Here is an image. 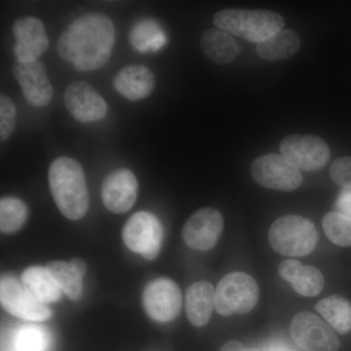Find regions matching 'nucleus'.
Returning a JSON list of instances; mask_svg holds the SVG:
<instances>
[{
	"instance_id": "13",
	"label": "nucleus",
	"mask_w": 351,
	"mask_h": 351,
	"mask_svg": "<svg viewBox=\"0 0 351 351\" xmlns=\"http://www.w3.org/2000/svg\"><path fill=\"white\" fill-rule=\"evenodd\" d=\"M223 230V219L218 210L202 208L189 217L182 228V239L189 248L207 251L213 248Z\"/></svg>"
},
{
	"instance_id": "15",
	"label": "nucleus",
	"mask_w": 351,
	"mask_h": 351,
	"mask_svg": "<svg viewBox=\"0 0 351 351\" xmlns=\"http://www.w3.org/2000/svg\"><path fill=\"white\" fill-rule=\"evenodd\" d=\"M16 44L14 55L18 62L39 60L49 46L43 23L38 18L25 17L16 21L12 27Z\"/></svg>"
},
{
	"instance_id": "3",
	"label": "nucleus",
	"mask_w": 351,
	"mask_h": 351,
	"mask_svg": "<svg viewBox=\"0 0 351 351\" xmlns=\"http://www.w3.org/2000/svg\"><path fill=\"white\" fill-rule=\"evenodd\" d=\"M214 25L232 36L258 44L282 31L284 19L274 11L225 9L215 14Z\"/></svg>"
},
{
	"instance_id": "26",
	"label": "nucleus",
	"mask_w": 351,
	"mask_h": 351,
	"mask_svg": "<svg viewBox=\"0 0 351 351\" xmlns=\"http://www.w3.org/2000/svg\"><path fill=\"white\" fill-rule=\"evenodd\" d=\"M62 292L73 301L80 299L83 292L82 276L73 269L71 263L51 262L46 265Z\"/></svg>"
},
{
	"instance_id": "16",
	"label": "nucleus",
	"mask_w": 351,
	"mask_h": 351,
	"mask_svg": "<svg viewBox=\"0 0 351 351\" xmlns=\"http://www.w3.org/2000/svg\"><path fill=\"white\" fill-rule=\"evenodd\" d=\"M138 188L137 179L132 171H112L105 178L101 186L104 204L112 213H126L137 200Z\"/></svg>"
},
{
	"instance_id": "7",
	"label": "nucleus",
	"mask_w": 351,
	"mask_h": 351,
	"mask_svg": "<svg viewBox=\"0 0 351 351\" xmlns=\"http://www.w3.org/2000/svg\"><path fill=\"white\" fill-rule=\"evenodd\" d=\"M251 174L260 186L276 191H293L302 182L301 171L282 154L258 157L252 163Z\"/></svg>"
},
{
	"instance_id": "5",
	"label": "nucleus",
	"mask_w": 351,
	"mask_h": 351,
	"mask_svg": "<svg viewBox=\"0 0 351 351\" xmlns=\"http://www.w3.org/2000/svg\"><path fill=\"white\" fill-rule=\"evenodd\" d=\"M258 284L244 272H232L219 281L215 291V309L223 316L250 313L258 300Z\"/></svg>"
},
{
	"instance_id": "24",
	"label": "nucleus",
	"mask_w": 351,
	"mask_h": 351,
	"mask_svg": "<svg viewBox=\"0 0 351 351\" xmlns=\"http://www.w3.org/2000/svg\"><path fill=\"white\" fill-rule=\"evenodd\" d=\"M130 43L138 52H156L167 43V36L156 21L143 20L132 29Z\"/></svg>"
},
{
	"instance_id": "27",
	"label": "nucleus",
	"mask_w": 351,
	"mask_h": 351,
	"mask_svg": "<svg viewBox=\"0 0 351 351\" xmlns=\"http://www.w3.org/2000/svg\"><path fill=\"white\" fill-rule=\"evenodd\" d=\"M12 343L15 351H48L50 337L43 327L27 325L14 332Z\"/></svg>"
},
{
	"instance_id": "6",
	"label": "nucleus",
	"mask_w": 351,
	"mask_h": 351,
	"mask_svg": "<svg viewBox=\"0 0 351 351\" xmlns=\"http://www.w3.org/2000/svg\"><path fill=\"white\" fill-rule=\"evenodd\" d=\"M163 228L154 215L138 212L132 215L122 230L127 248L149 261L156 260L162 243Z\"/></svg>"
},
{
	"instance_id": "28",
	"label": "nucleus",
	"mask_w": 351,
	"mask_h": 351,
	"mask_svg": "<svg viewBox=\"0 0 351 351\" xmlns=\"http://www.w3.org/2000/svg\"><path fill=\"white\" fill-rule=\"evenodd\" d=\"M322 225L332 243L341 247L351 246V218L338 212H330L323 218Z\"/></svg>"
},
{
	"instance_id": "33",
	"label": "nucleus",
	"mask_w": 351,
	"mask_h": 351,
	"mask_svg": "<svg viewBox=\"0 0 351 351\" xmlns=\"http://www.w3.org/2000/svg\"><path fill=\"white\" fill-rule=\"evenodd\" d=\"M221 351H258L255 350H248V348H244L241 343L239 341H228L225 346H223Z\"/></svg>"
},
{
	"instance_id": "25",
	"label": "nucleus",
	"mask_w": 351,
	"mask_h": 351,
	"mask_svg": "<svg viewBox=\"0 0 351 351\" xmlns=\"http://www.w3.org/2000/svg\"><path fill=\"white\" fill-rule=\"evenodd\" d=\"M29 217L27 205L19 198L6 196L0 200V230L3 233L18 232Z\"/></svg>"
},
{
	"instance_id": "22",
	"label": "nucleus",
	"mask_w": 351,
	"mask_h": 351,
	"mask_svg": "<svg viewBox=\"0 0 351 351\" xmlns=\"http://www.w3.org/2000/svg\"><path fill=\"white\" fill-rule=\"evenodd\" d=\"M301 47V38L293 29H282L258 43L256 51L258 56L267 61H281L294 56Z\"/></svg>"
},
{
	"instance_id": "2",
	"label": "nucleus",
	"mask_w": 351,
	"mask_h": 351,
	"mask_svg": "<svg viewBox=\"0 0 351 351\" xmlns=\"http://www.w3.org/2000/svg\"><path fill=\"white\" fill-rule=\"evenodd\" d=\"M48 179L51 195L60 212L73 221L83 218L89 208V193L80 162L66 156L55 159L48 171Z\"/></svg>"
},
{
	"instance_id": "18",
	"label": "nucleus",
	"mask_w": 351,
	"mask_h": 351,
	"mask_svg": "<svg viewBox=\"0 0 351 351\" xmlns=\"http://www.w3.org/2000/svg\"><path fill=\"white\" fill-rule=\"evenodd\" d=\"M279 274L292 284L295 292L304 297H314L324 287L322 274L313 267H304L294 260L284 261L279 265Z\"/></svg>"
},
{
	"instance_id": "29",
	"label": "nucleus",
	"mask_w": 351,
	"mask_h": 351,
	"mask_svg": "<svg viewBox=\"0 0 351 351\" xmlns=\"http://www.w3.org/2000/svg\"><path fill=\"white\" fill-rule=\"evenodd\" d=\"M17 122V112L12 100L7 95L0 96V140H8Z\"/></svg>"
},
{
	"instance_id": "12",
	"label": "nucleus",
	"mask_w": 351,
	"mask_h": 351,
	"mask_svg": "<svg viewBox=\"0 0 351 351\" xmlns=\"http://www.w3.org/2000/svg\"><path fill=\"white\" fill-rule=\"evenodd\" d=\"M144 307L152 319L169 322L179 315L182 293L179 286L168 278H157L145 289Z\"/></svg>"
},
{
	"instance_id": "17",
	"label": "nucleus",
	"mask_w": 351,
	"mask_h": 351,
	"mask_svg": "<svg viewBox=\"0 0 351 351\" xmlns=\"http://www.w3.org/2000/svg\"><path fill=\"white\" fill-rule=\"evenodd\" d=\"M117 93L129 101H140L147 98L156 87V77L149 68L132 64L120 69L112 80Z\"/></svg>"
},
{
	"instance_id": "11",
	"label": "nucleus",
	"mask_w": 351,
	"mask_h": 351,
	"mask_svg": "<svg viewBox=\"0 0 351 351\" xmlns=\"http://www.w3.org/2000/svg\"><path fill=\"white\" fill-rule=\"evenodd\" d=\"M13 75L19 83L25 101L36 108L47 107L54 96V90L45 64L40 60L16 62Z\"/></svg>"
},
{
	"instance_id": "10",
	"label": "nucleus",
	"mask_w": 351,
	"mask_h": 351,
	"mask_svg": "<svg viewBox=\"0 0 351 351\" xmlns=\"http://www.w3.org/2000/svg\"><path fill=\"white\" fill-rule=\"evenodd\" d=\"M281 154L300 170L322 169L329 161V145L313 135H290L280 143Z\"/></svg>"
},
{
	"instance_id": "31",
	"label": "nucleus",
	"mask_w": 351,
	"mask_h": 351,
	"mask_svg": "<svg viewBox=\"0 0 351 351\" xmlns=\"http://www.w3.org/2000/svg\"><path fill=\"white\" fill-rule=\"evenodd\" d=\"M336 208L338 213L351 218V189L341 191L336 201Z\"/></svg>"
},
{
	"instance_id": "4",
	"label": "nucleus",
	"mask_w": 351,
	"mask_h": 351,
	"mask_svg": "<svg viewBox=\"0 0 351 351\" xmlns=\"http://www.w3.org/2000/svg\"><path fill=\"white\" fill-rule=\"evenodd\" d=\"M269 241L276 253L302 257L315 249L318 233L315 226L308 219L287 215L277 219L270 226Z\"/></svg>"
},
{
	"instance_id": "1",
	"label": "nucleus",
	"mask_w": 351,
	"mask_h": 351,
	"mask_svg": "<svg viewBox=\"0 0 351 351\" xmlns=\"http://www.w3.org/2000/svg\"><path fill=\"white\" fill-rule=\"evenodd\" d=\"M114 43L115 29L110 18L103 13L89 12L62 32L57 51L77 71H92L110 61Z\"/></svg>"
},
{
	"instance_id": "8",
	"label": "nucleus",
	"mask_w": 351,
	"mask_h": 351,
	"mask_svg": "<svg viewBox=\"0 0 351 351\" xmlns=\"http://www.w3.org/2000/svg\"><path fill=\"white\" fill-rule=\"evenodd\" d=\"M0 302L7 313L32 322H43L52 314L47 304L34 297L24 283L10 276H2Z\"/></svg>"
},
{
	"instance_id": "30",
	"label": "nucleus",
	"mask_w": 351,
	"mask_h": 351,
	"mask_svg": "<svg viewBox=\"0 0 351 351\" xmlns=\"http://www.w3.org/2000/svg\"><path fill=\"white\" fill-rule=\"evenodd\" d=\"M332 181L345 189H351V156L337 159L330 168Z\"/></svg>"
},
{
	"instance_id": "23",
	"label": "nucleus",
	"mask_w": 351,
	"mask_h": 351,
	"mask_svg": "<svg viewBox=\"0 0 351 351\" xmlns=\"http://www.w3.org/2000/svg\"><path fill=\"white\" fill-rule=\"evenodd\" d=\"M316 311L339 334L350 331L351 304L346 298L338 295L328 297L316 304Z\"/></svg>"
},
{
	"instance_id": "9",
	"label": "nucleus",
	"mask_w": 351,
	"mask_h": 351,
	"mask_svg": "<svg viewBox=\"0 0 351 351\" xmlns=\"http://www.w3.org/2000/svg\"><path fill=\"white\" fill-rule=\"evenodd\" d=\"M291 336L306 351H338L339 339L331 326L315 314L301 313L293 318Z\"/></svg>"
},
{
	"instance_id": "14",
	"label": "nucleus",
	"mask_w": 351,
	"mask_h": 351,
	"mask_svg": "<svg viewBox=\"0 0 351 351\" xmlns=\"http://www.w3.org/2000/svg\"><path fill=\"white\" fill-rule=\"evenodd\" d=\"M64 100L66 110L82 123L100 121L108 113L107 101L85 82H71L64 90Z\"/></svg>"
},
{
	"instance_id": "20",
	"label": "nucleus",
	"mask_w": 351,
	"mask_h": 351,
	"mask_svg": "<svg viewBox=\"0 0 351 351\" xmlns=\"http://www.w3.org/2000/svg\"><path fill=\"white\" fill-rule=\"evenodd\" d=\"M200 45L206 57L219 64L232 63L239 54V45L232 34L218 27L207 29L201 36Z\"/></svg>"
},
{
	"instance_id": "32",
	"label": "nucleus",
	"mask_w": 351,
	"mask_h": 351,
	"mask_svg": "<svg viewBox=\"0 0 351 351\" xmlns=\"http://www.w3.org/2000/svg\"><path fill=\"white\" fill-rule=\"evenodd\" d=\"M69 263H71L73 269H75V271L77 272L80 276L83 277L85 276V274H86L87 271V265L84 260H82V258H73V260H71Z\"/></svg>"
},
{
	"instance_id": "19",
	"label": "nucleus",
	"mask_w": 351,
	"mask_h": 351,
	"mask_svg": "<svg viewBox=\"0 0 351 351\" xmlns=\"http://www.w3.org/2000/svg\"><path fill=\"white\" fill-rule=\"evenodd\" d=\"M215 289L207 281L189 286L186 294V311L189 321L195 327L207 324L215 308Z\"/></svg>"
},
{
	"instance_id": "21",
	"label": "nucleus",
	"mask_w": 351,
	"mask_h": 351,
	"mask_svg": "<svg viewBox=\"0 0 351 351\" xmlns=\"http://www.w3.org/2000/svg\"><path fill=\"white\" fill-rule=\"evenodd\" d=\"M22 282L43 304H52L61 299L63 292L46 267L36 265L25 269L22 274Z\"/></svg>"
}]
</instances>
